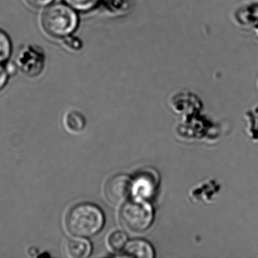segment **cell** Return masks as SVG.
Wrapping results in <instances>:
<instances>
[{
	"instance_id": "11",
	"label": "cell",
	"mask_w": 258,
	"mask_h": 258,
	"mask_svg": "<svg viewBox=\"0 0 258 258\" xmlns=\"http://www.w3.org/2000/svg\"><path fill=\"white\" fill-rule=\"evenodd\" d=\"M64 3L78 13H87L97 6L100 0H64Z\"/></svg>"
},
{
	"instance_id": "12",
	"label": "cell",
	"mask_w": 258,
	"mask_h": 258,
	"mask_svg": "<svg viewBox=\"0 0 258 258\" xmlns=\"http://www.w3.org/2000/svg\"><path fill=\"white\" fill-rule=\"evenodd\" d=\"M127 236L125 232L116 230L111 232L108 236V244L114 250H120L124 248L127 243Z\"/></svg>"
},
{
	"instance_id": "15",
	"label": "cell",
	"mask_w": 258,
	"mask_h": 258,
	"mask_svg": "<svg viewBox=\"0 0 258 258\" xmlns=\"http://www.w3.org/2000/svg\"><path fill=\"white\" fill-rule=\"evenodd\" d=\"M10 75L7 66L0 64V91L6 87Z\"/></svg>"
},
{
	"instance_id": "9",
	"label": "cell",
	"mask_w": 258,
	"mask_h": 258,
	"mask_svg": "<svg viewBox=\"0 0 258 258\" xmlns=\"http://www.w3.org/2000/svg\"><path fill=\"white\" fill-rule=\"evenodd\" d=\"M66 126L72 132H81L86 126L85 117L81 112L72 111L66 117Z\"/></svg>"
},
{
	"instance_id": "4",
	"label": "cell",
	"mask_w": 258,
	"mask_h": 258,
	"mask_svg": "<svg viewBox=\"0 0 258 258\" xmlns=\"http://www.w3.org/2000/svg\"><path fill=\"white\" fill-rule=\"evenodd\" d=\"M46 62L44 52L33 45L23 46L16 56V67L24 75L34 78L43 72Z\"/></svg>"
},
{
	"instance_id": "3",
	"label": "cell",
	"mask_w": 258,
	"mask_h": 258,
	"mask_svg": "<svg viewBox=\"0 0 258 258\" xmlns=\"http://www.w3.org/2000/svg\"><path fill=\"white\" fill-rule=\"evenodd\" d=\"M154 220V211L146 200L135 199L124 202L120 211V221L126 230L140 233L147 230Z\"/></svg>"
},
{
	"instance_id": "2",
	"label": "cell",
	"mask_w": 258,
	"mask_h": 258,
	"mask_svg": "<svg viewBox=\"0 0 258 258\" xmlns=\"http://www.w3.org/2000/svg\"><path fill=\"white\" fill-rule=\"evenodd\" d=\"M105 217L102 210L92 203H80L74 206L66 216V226L72 235L91 237L102 230Z\"/></svg>"
},
{
	"instance_id": "8",
	"label": "cell",
	"mask_w": 258,
	"mask_h": 258,
	"mask_svg": "<svg viewBox=\"0 0 258 258\" xmlns=\"http://www.w3.org/2000/svg\"><path fill=\"white\" fill-rule=\"evenodd\" d=\"M66 251L69 257H87L91 253V244L87 240L72 238L66 243Z\"/></svg>"
},
{
	"instance_id": "5",
	"label": "cell",
	"mask_w": 258,
	"mask_h": 258,
	"mask_svg": "<svg viewBox=\"0 0 258 258\" xmlns=\"http://www.w3.org/2000/svg\"><path fill=\"white\" fill-rule=\"evenodd\" d=\"M132 179L126 174L111 176L105 185V196L107 200L114 205L124 203L131 193Z\"/></svg>"
},
{
	"instance_id": "7",
	"label": "cell",
	"mask_w": 258,
	"mask_h": 258,
	"mask_svg": "<svg viewBox=\"0 0 258 258\" xmlns=\"http://www.w3.org/2000/svg\"><path fill=\"white\" fill-rule=\"evenodd\" d=\"M123 250L127 256L132 257L153 258L155 256L153 247L146 240L134 239L127 241Z\"/></svg>"
},
{
	"instance_id": "6",
	"label": "cell",
	"mask_w": 258,
	"mask_h": 258,
	"mask_svg": "<svg viewBox=\"0 0 258 258\" xmlns=\"http://www.w3.org/2000/svg\"><path fill=\"white\" fill-rule=\"evenodd\" d=\"M156 177L151 173H140L132 180L131 193L135 199L146 200L153 195L156 187Z\"/></svg>"
},
{
	"instance_id": "1",
	"label": "cell",
	"mask_w": 258,
	"mask_h": 258,
	"mask_svg": "<svg viewBox=\"0 0 258 258\" xmlns=\"http://www.w3.org/2000/svg\"><path fill=\"white\" fill-rule=\"evenodd\" d=\"M78 12L66 3L52 4L44 9L41 25L48 35L64 39L73 35L79 26Z\"/></svg>"
},
{
	"instance_id": "13",
	"label": "cell",
	"mask_w": 258,
	"mask_h": 258,
	"mask_svg": "<svg viewBox=\"0 0 258 258\" xmlns=\"http://www.w3.org/2000/svg\"><path fill=\"white\" fill-rule=\"evenodd\" d=\"M30 7L37 10L47 8L54 4L55 0H25Z\"/></svg>"
},
{
	"instance_id": "14",
	"label": "cell",
	"mask_w": 258,
	"mask_h": 258,
	"mask_svg": "<svg viewBox=\"0 0 258 258\" xmlns=\"http://www.w3.org/2000/svg\"><path fill=\"white\" fill-rule=\"evenodd\" d=\"M64 40V43L68 47L73 50H79L80 49L82 48V43L79 39L77 37H74L73 35L69 36V37H66L63 39Z\"/></svg>"
},
{
	"instance_id": "10",
	"label": "cell",
	"mask_w": 258,
	"mask_h": 258,
	"mask_svg": "<svg viewBox=\"0 0 258 258\" xmlns=\"http://www.w3.org/2000/svg\"><path fill=\"white\" fill-rule=\"evenodd\" d=\"M13 52V43L8 34L0 29V64L8 62Z\"/></svg>"
}]
</instances>
